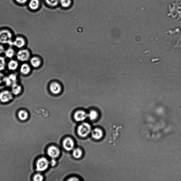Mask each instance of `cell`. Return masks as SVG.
<instances>
[{
	"instance_id": "20",
	"label": "cell",
	"mask_w": 181,
	"mask_h": 181,
	"mask_svg": "<svg viewBox=\"0 0 181 181\" xmlns=\"http://www.w3.org/2000/svg\"><path fill=\"white\" fill-rule=\"evenodd\" d=\"M98 114L97 112L95 110H91L88 114V117L91 120H94L97 118Z\"/></svg>"
},
{
	"instance_id": "3",
	"label": "cell",
	"mask_w": 181,
	"mask_h": 181,
	"mask_svg": "<svg viewBox=\"0 0 181 181\" xmlns=\"http://www.w3.org/2000/svg\"><path fill=\"white\" fill-rule=\"evenodd\" d=\"M49 162L47 159L45 157L39 159L36 163V169L38 171H45L48 167Z\"/></svg>"
},
{
	"instance_id": "16",
	"label": "cell",
	"mask_w": 181,
	"mask_h": 181,
	"mask_svg": "<svg viewBox=\"0 0 181 181\" xmlns=\"http://www.w3.org/2000/svg\"><path fill=\"white\" fill-rule=\"evenodd\" d=\"M18 117L21 121H25L29 118V113L26 111L21 110L18 112Z\"/></svg>"
},
{
	"instance_id": "15",
	"label": "cell",
	"mask_w": 181,
	"mask_h": 181,
	"mask_svg": "<svg viewBox=\"0 0 181 181\" xmlns=\"http://www.w3.org/2000/svg\"><path fill=\"white\" fill-rule=\"evenodd\" d=\"M22 90L21 86L18 85L16 83L12 84V92L13 94L17 95L21 93Z\"/></svg>"
},
{
	"instance_id": "9",
	"label": "cell",
	"mask_w": 181,
	"mask_h": 181,
	"mask_svg": "<svg viewBox=\"0 0 181 181\" xmlns=\"http://www.w3.org/2000/svg\"><path fill=\"white\" fill-rule=\"evenodd\" d=\"M74 142L72 139L70 138L65 139L63 142V146L67 151H71L74 147Z\"/></svg>"
},
{
	"instance_id": "5",
	"label": "cell",
	"mask_w": 181,
	"mask_h": 181,
	"mask_svg": "<svg viewBox=\"0 0 181 181\" xmlns=\"http://www.w3.org/2000/svg\"><path fill=\"white\" fill-rule=\"evenodd\" d=\"M30 54L27 50H22L18 51L17 54V57L20 61H26L30 58Z\"/></svg>"
},
{
	"instance_id": "8",
	"label": "cell",
	"mask_w": 181,
	"mask_h": 181,
	"mask_svg": "<svg viewBox=\"0 0 181 181\" xmlns=\"http://www.w3.org/2000/svg\"><path fill=\"white\" fill-rule=\"evenodd\" d=\"M88 117V114L82 110H79L76 112L74 118L77 121H82L85 120Z\"/></svg>"
},
{
	"instance_id": "19",
	"label": "cell",
	"mask_w": 181,
	"mask_h": 181,
	"mask_svg": "<svg viewBox=\"0 0 181 181\" xmlns=\"http://www.w3.org/2000/svg\"><path fill=\"white\" fill-rule=\"evenodd\" d=\"M73 155L75 158L76 159L80 158L82 155V151L79 148L75 149L73 151Z\"/></svg>"
},
{
	"instance_id": "25",
	"label": "cell",
	"mask_w": 181,
	"mask_h": 181,
	"mask_svg": "<svg viewBox=\"0 0 181 181\" xmlns=\"http://www.w3.org/2000/svg\"><path fill=\"white\" fill-rule=\"evenodd\" d=\"M43 176L40 174H37L34 176L33 180L35 181H42L43 180Z\"/></svg>"
},
{
	"instance_id": "12",
	"label": "cell",
	"mask_w": 181,
	"mask_h": 181,
	"mask_svg": "<svg viewBox=\"0 0 181 181\" xmlns=\"http://www.w3.org/2000/svg\"><path fill=\"white\" fill-rule=\"evenodd\" d=\"M91 134L92 137L95 139H100L103 136L102 131L98 128H96L93 129L92 131Z\"/></svg>"
},
{
	"instance_id": "13",
	"label": "cell",
	"mask_w": 181,
	"mask_h": 181,
	"mask_svg": "<svg viewBox=\"0 0 181 181\" xmlns=\"http://www.w3.org/2000/svg\"><path fill=\"white\" fill-rule=\"evenodd\" d=\"M30 63L34 68H38L41 64V61L39 58L37 57H32L30 60Z\"/></svg>"
},
{
	"instance_id": "26",
	"label": "cell",
	"mask_w": 181,
	"mask_h": 181,
	"mask_svg": "<svg viewBox=\"0 0 181 181\" xmlns=\"http://www.w3.org/2000/svg\"><path fill=\"white\" fill-rule=\"evenodd\" d=\"M4 75L2 73H0V84L4 82Z\"/></svg>"
},
{
	"instance_id": "22",
	"label": "cell",
	"mask_w": 181,
	"mask_h": 181,
	"mask_svg": "<svg viewBox=\"0 0 181 181\" xmlns=\"http://www.w3.org/2000/svg\"><path fill=\"white\" fill-rule=\"evenodd\" d=\"M6 62L4 57H0V71L3 70L5 68Z\"/></svg>"
},
{
	"instance_id": "24",
	"label": "cell",
	"mask_w": 181,
	"mask_h": 181,
	"mask_svg": "<svg viewBox=\"0 0 181 181\" xmlns=\"http://www.w3.org/2000/svg\"><path fill=\"white\" fill-rule=\"evenodd\" d=\"M60 0H46V3L50 5L54 6L56 5Z\"/></svg>"
},
{
	"instance_id": "17",
	"label": "cell",
	"mask_w": 181,
	"mask_h": 181,
	"mask_svg": "<svg viewBox=\"0 0 181 181\" xmlns=\"http://www.w3.org/2000/svg\"><path fill=\"white\" fill-rule=\"evenodd\" d=\"M18 62L16 61L11 60L8 63V68L9 70H11V71H14L18 68Z\"/></svg>"
},
{
	"instance_id": "1",
	"label": "cell",
	"mask_w": 181,
	"mask_h": 181,
	"mask_svg": "<svg viewBox=\"0 0 181 181\" xmlns=\"http://www.w3.org/2000/svg\"><path fill=\"white\" fill-rule=\"evenodd\" d=\"M91 127L90 125L87 123L84 122L81 124L78 129V133L82 137H86L91 132Z\"/></svg>"
},
{
	"instance_id": "28",
	"label": "cell",
	"mask_w": 181,
	"mask_h": 181,
	"mask_svg": "<svg viewBox=\"0 0 181 181\" xmlns=\"http://www.w3.org/2000/svg\"><path fill=\"white\" fill-rule=\"evenodd\" d=\"M4 49L2 45H0V54H2L4 52Z\"/></svg>"
},
{
	"instance_id": "6",
	"label": "cell",
	"mask_w": 181,
	"mask_h": 181,
	"mask_svg": "<svg viewBox=\"0 0 181 181\" xmlns=\"http://www.w3.org/2000/svg\"><path fill=\"white\" fill-rule=\"evenodd\" d=\"M13 98L12 93L8 90H4L0 93V101L5 103L9 102Z\"/></svg>"
},
{
	"instance_id": "4",
	"label": "cell",
	"mask_w": 181,
	"mask_h": 181,
	"mask_svg": "<svg viewBox=\"0 0 181 181\" xmlns=\"http://www.w3.org/2000/svg\"><path fill=\"white\" fill-rule=\"evenodd\" d=\"M49 89L51 93L54 95L60 94L62 90L61 85L59 82H53L50 84Z\"/></svg>"
},
{
	"instance_id": "27",
	"label": "cell",
	"mask_w": 181,
	"mask_h": 181,
	"mask_svg": "<svg viewBox=\"0 0 181 181\" xmlns=\"http://www.w3.org/2000/svg\"><path fill=\"white\" fill-rule=\"evenodd\" d=\"M56 163V162L55 159L53 158H52V160H51L50 162V164L51 166H55Z\"/></svg>"
},
{
	"instance_id": "2",
	"label": "cell",
	"mask_w": 181,
	"mask_h": 181,
	"mask_svg": "<svg viewBox=\"0 0 181 181\" xmlns=\"http://www.w3.org/2000/svg\"><path fill=\"white\" fill-rule=\"evenodd\" d=\"M12 34L10 31L6 30L0 31V43L12 45Z\"/></svg>"
},
{
	"instance_id": "23",
	"label": "cell",
	"mask_w": 181,
	"mask_h": 181,
	"mask_svg": "<svg viewBox=\"0 0 181 181\" xmlns=\"http://www.w3.org/2000/svg\"><path fill=\"white\" fill-rule=\"evenodd\" d=\"M60 2L62 7H68L71 4V0H61Z\"/></svg>"
},
{
	"instance_id": "14",
	"label": "cell",
	"mask_w": 181,
	"mask_h": 181,
	"mask_svg": "<svg viewBox=\"0 0 181 181\" xmlns=\"http://www.w3.org/2000/svg\"><path fill=\"white\" fill-rule=\"evenodd\" d=\"M20 70L22 74L26 75L30 73L31 69L30 66L29 65L27 64L24 63L21 65Z\"/></svg>"
},
{
	"instance_id": "7",
	"label": "cell",
	"mask_w": 181,
	"mask_h": 181,
	"mask_svg": "<svg viewBox=\"0 0 181 181\" xmlns=\"http://www.w3.org/2000/svg\"><path fill=\"white\" fill-rule=\"evenodd\" d=\"M48 155L51 158H57L60 155V151L57 147L54 146H51L48 150Z\"/></svg>"
},
{
	"instance_id": "11",
	"label": "cell",
	"mask_w": 181,
	"mask_h": 181,
	"mask_svg": "<svg viewBox=\"0 0 181 181\" xmlns=\"http://www.w3.org/2000/svg\"><path fill=\"white\" fill-rule=\"evenodd\" d=\"M26 42L24 39L20 37H17L16 38L14 41L12 42V45L18 48H23Z\"/></svg>"
},
{
	"instance_id": "21",
	"label": "cell",
	"mask_w": 181,
	"mask_h": 181,
	"mask_svg": "<svg viewBox=\"0 0 181 181\" xmlns=\"http://www.w3.org/2000/svg\"><path fill=\"white\" fill-rule=\"evenodd\" d=\"M15 54V51L12 48L8 49L5 51V55L6 57L8 58H12L14 56Z\"/></svg>"
},
{
	"instance_id": "30",
	"label": "cell",
	"mask_w": 181,
	"mask_h": 181,
	"mask_svg": "<svg viewBox=\"0 0 181 181\" xmlns=\"http://www.w3.org/2000/svg\"><path fill=\"white\" fill-rule=\"evenodd\" d=\"M69 181H78L79 180V179L76 178H72L71 179L68 180Z\"/></svg>"
},
{
	"instance_id": "18",
	"label": "cell",
	"mask_w": 181,
	"mask_h": 181,
	"mask_svg": "<svg viewBox=\"0 0 181 181\" xmlns=\"http://www.w3.org/2000/svg\"><path fill=\"white\" fill-rule=\"evenodd\" d=\"M39 3V0H31L29 3V7L32 10H36L38 8Z\"/></svg>"
},
{
	"instance_id": "10",
	"label": "cell",
	"mask_w": 181,
	"mask_h": 181,
	"mask_svg": "<svg viewBox=\"0 0 181 181\" xmlns=\"http://www.w3.org/2000/svg\"><path fill=\"white\" fill-rule=\"evenodd\" d=\"M16 76L15 74H12L7 77H5L4 82L6 85L10 86L15 83L16 80Z\"/></svg>"
},
{
	"instance_id": "29",
	"label": "cell",
	"mask_w": 181,
	"mask_h": 181,
	"mask_svg": "<svg viewBox=\"0 0 181 181\" xmlns=\"http://www.w3.org/2000/svg\"><path fill=\"white\" fill-rule=\"evenodd\" d=\"M16 1L20 3H24L27 1V0H16Z\"/></svg>"
}]
</instances>
